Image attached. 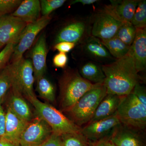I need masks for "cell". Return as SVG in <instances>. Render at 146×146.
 <instances>
[{"instance_id":"6da1fadb","label":"cell","mask_w":146,"mask_h":146,"mask_svg":"<svg viewBox=\"0 0 146 146\" xmlns=\"http://www.w3.org/2000/svg\"><path fill=\"white\" fill-rule=\"evenodd\" d=\"M102 68L105 76L104 84L107 94L127 96L139 83L140 76L129 51L121 58L103 65Z\"/></svg>"},{"instance_id":"7a4b0ae2","label":"cell","mask_w":146,"mask_h":146,"mask_svg":"<svg viewBox=\"0 0 146 146\" xmlns=\"http://www.w3.org/2000/svg\"><path fill=\"white\" fill-rule=\"evenodd\" d=\"M93 84L83 78L74 70H68L60 80V104L63 111H68L86 92L92 89Z\"/></svg>"},{"instance_id":"3957f363","label":"cell","mask_w":146,"mask_h":146,"mask_svg":"<svg viewBox=\"0 0 146 146\" xmlns=\"http://www.w3.org/2000/svg\"><path fill=\"white\" fill-rule=\"evenodd\" d=\"M28 100L34 107L36 116L50 126L53 133L60 136L65 133L81 132V127L77 125L52 106L41 102L36 96Z\"/></svg>"},{"instance_id":"277c9868","label":"cell","mask_w":146,"mask_h":146,"mask_svg":"<svg viewBox=\"0 0 146 146\" xmlns=\"http://www.w3.org/2000/svg\"><path fill=\"white\" fill-rule=\"evenodd\" d=\"M107 94L104 83L96 84L66 112L70 116L71 120L77 125L81 127L87 124L93 117L99 104Z\"/></svg>"},{"instance_id":"5b68a950","label":"cell","mask_w":146,"mask_h":146,"mask_svg":"<svg viewBox=\"0 0 146 146\" xmlns=\"http://www.w3.org/2000/svg\"><path fill=\"white\" fill-rule=\"evenodd\" d=\"M116 113L122 124L138 130L145 129L146 106L132 92L123 96Z\"/></svg>"},{"instance_id":"8992f818","label":"cell","mask_w":146,"mask_h":146,"mask_svg":"<svg viewBox=\"0 0 146 146\" xmlns=\"http://www.w3.org/2000/svg\"><path fill=\"white\" fill-rule=\"evenodd\" d=\"M12 87L29 99L35 96L33 91L35 79L31 60L23 57L15 63L8 64Z\"/></svg>"},{"instance_id":"52a82bcc","label":"cell","mask_w":146,"mask_h":146,"mask_svg":"<svg viewBox=\"0 0 146 146\" xmlns=\"http://www.w3.org/2000/svg\"><path fill=\"white\" fill-rule=\"evenodd\" d=\"M51 19L50 16H42L34 23L27 24L15 46L11 63L17 62L23 57L24 53L31 46L36 36L48 25Z\"/></svg>"},{"instance_id":"ba28073f","label":"cell","mask_w":146,"mask_h":146,"mask_svg":"<svg viewBox=\"0 0 146 146\" xmlns=\"http://www.w3.org/2000/svg\"><path fill=\"white\" fill-rule=\"evenodd\" d=\"M52 133L50 126L36 116L27 124L19 144L21 146H39L47 141Z\"/></svg>"},{"instance_id":"9c48e42d","label":"cell","mask_w":146,"mask_h":146,"mask_svg":"<svg viewBox=\"0 0 146 146\" xmlns=\"http://www.w3.org/2000/svg\"><path fill=\"white\" fill-rule=\"evenodd\" d=\"M123 22L105 10L97 14L91 29V36L101 40H107L116 36Z\"/></svg>"},{"instance_id":"30bf717a","label":"cell","mask_w":146,"mask_h":146,"mask_svg":"<svg viewBox=\"0 0 146 146\" xmlns=\"http://www.w3.org/2000/svg\"><path fill=\"white\" fill-rule=\"evenodd\" d=\"M120 124L116 112L109 117L88 123L82 128L81 132L89 141L96 142L110 135Z\"/></svg>"},{"instance_id":"8fae6325","label":"cell","mask_w":146,"mask_h":146,"mask_svg":"<svg viewBox=\"0 0 146 146\" xmlns=\"http://www.w3.org/2000/svg\"><path fill=\"white\" fill-rule=\"evenodd\" d=\"M27 23L11 14L0 17V44H16Z\"/></svg>"},{"instance_id":"7c38bea8","label":"cell","mask_w":146,"mask_h":146,"mask_svg":"<svg viewBox=\"0 0 146 146\" xmlns=\"http://www.w3.org/2000/svg\"><path fill=\"white\" fill-rule=\"evenodd\" d=\"M141 131L120 124L112 131L110 140L116 146H145Z\"/></svg>"},{"instance_id":"4fadbf2b","label":"cell","mask_w":146,"mask_h":146,"mask_svg":"<svg viewBox=\"0 0 146 146\" xmlns=\"http://www.w3.org/2000/svg\"><path fill=\"white\" fill-rule=\"evenodd\" d=\"M47 51L46 35L43 34L37 40L31 52V62L35 80L44 76L46 72Z\"/></svg>"},{"instance_id":"5bb4252c","label":"cell","mask_w":146,"mask_h":146,"mask_svg":"<svg viewBox=\"0 0 146 146\" xmlns=\"http://www.w3.org/2000/svg\"><path fill=\"white\" fill-rule=\"evenodd\" d=\"M133 57L138 72L145 70L146 68V28L136 29L135 39L129 50Z\"/></svg>"},{"instance_id":"9a60e30c","label":"cell","mask_w":146,"mask_h":146,"mask_svg":"<svg viewBox=\"0 0 146 146\" xmlns=\"http://www.w3.org/2000/svg\"><path fill=\"white\" fill-rule=\"evenodd\" d=\"M139 2L138 0L110 1V5L106 6L104 9L119 21L131 23Z\"/></svg>"},{"instance_id":"2e32d148","label":"cell","mask_w":146,"mask_h":146,"mask_svg":"<svg viewBox=\"0 0 146 146\" xmlns=\"http://www.w3.org/2000/svg\"><path fill=\"white\" fill-rule=\"evenodd\" d=\"M5 113V134L3 139L19 144L21 135L28 122L18 117L8 107L7 108Z\"/></svg>"},{"instance_id":"e0dca14e","label":"cell","mask_w":146,"mask_h":146,"mask_svg":"<svg viewBox=\"0 0 146 146\" xmlns=\"http://www.w3.org/2000/svg\"><path fill=\"white\" fill-rule=\"evenodd\" d=\"M86 29V24L83 21H75L68 24L58 33L55 39L56 44L61 42L76 44L83 39Z\"/></svg>"},{"instance_id":"ac0fdd59","label":"cell","mask_w":146,"mask_h":146,"mask_svg":"<svg viewBox=\"0 0 146 146\" xmlns=\"http://www.w3.org/2000/svg\"><path fill=\"white\" fill-rule=\"evenodd\" d=\"M10 91L7 107L21 119L27 122L30 121L33 118V115L28 104L15 89L11 88Z\"/></svg>"},{"instance_id":"d6986e66","label":"cell","mask_w":146,"mask_h":146,"mask_svg":"<svg viewBox=\"0 0 146 146\" xmlns=\"http://www.w3.org/2000/svg\"><path fill=\"white\" fill-rule=\"evenodd\" d=\"M40 12V1L25 0L22 1L18 8L11 14L28 24L37 21L39 18Z\"/></svg>"},{"instance_id":"ffe728a7","label":"cell","mask_w":146,"mask_h":146,"mask_svg":"<svg viewBox=\"0 0 146 146\" xmlns=\"http://www.w3.org/2000/svg\"><path fill=\"white\" fill-rule=\"evenodd\" d=\"M122 97L117 95L107 94L99 104L89 123L106 119L115 114Z\"/></svg>"},{"instance_id":"44dd1931","label":"cell","mask_w":146,"mask_h":146,"mask_svg":"<svg viewBox=\"0 0 146 146\" xmlns=\"http://www.w3.org/2000/svg\"><path fill=\"white\" fill-rule=\"evenodd\" d=\"M84 50L90 57L98 60H108L112 57L107 48L98 38L91 36L86 39Z\"/></svg>"},{"instance_id":"7402d4cb","label":"cell","mask_w":146,"mask_h":146,"mask_svg":"<svg viewBox=\"0 0 146 146\" xmlns=\"http://www.w3.org/2000/svg\"><path fill=\"white\" fill-rule=\"evenodd\" d=\"M80 74L84 79L93 84L104 83L105 76L100 67L96 63L89 62L82 65Z\"/></svg>"},{"instance_id":"603a6c76","label":"cell","mask_w":146,"mask_h":146,"mask_svg":"<svg viewBox=\"0 0 146 146\" xmlns=\"http://www.w3.org/2000/svg\"><path fill=\"white\" fill-rule=\"evenodd\" d=\"M101 41L111 56L116 59L125 56L128 53L130 49V46L125 44L116 36Z\"/></svg>"},{"instance_id":"cb8c5ba5","label":"cell","mask_w":146,"mask_h":146,"mask_svg":"<svg viewBox=\"0 0 146 146\" xmlns=\"http://www.w3.org/2000/svg\"><path fill=\"white\" fill-rule=\"evenodd\" d=\"M36 80V91L40 97L49 102H54L55 100V92L52 82L44 76Z\"/></svg>"},{"instance_id":"d4e9b609","label":"cell","mask_w":146,"mask_h":146,"mask_svg":"<svg viewBox=\"0 0 146 146\" xmlns=\"http://www.w3.org/2000/svg\"><path fill=\"white\" fill-rule=\"evenodd\" d=\"M62 146H88L92 143L81 132L60 135Z\"/></svg>"},{"instance_id":"484cf974","label":"cell","mask_w":146,"mask_h":146,"mask_svg":"<svg viewBox=\"0 0 146 146\" xmlns=\"http://www.w3.org/2000/svg\"><path fill=\"white\" fill-rule=\"evenodd\" d=\"M136 33V28L131 23L125 22L120 27L115 36L130 46L135 39Z\"/></svg>"},{"instance_id":"4316f807","label":"cell","mask_w":146,"mask_h":146,"mask_svg":"<svg viewBox=\"0 0 146 146\" xmlns=\"http://www.w3.org/2000/svg\"><path fill=\"white\" fill-rule=\"evenodd\" d=\"M136 29L145 28L146 26V1H139L138 5L131 22Z\"/></svg>"},{"instance_id":"83f0119b","label":"cell","mask_w":146,"mask_h":146,"mask_svg":"<svg viewBox=\"0 0 146 146\" xmlns=\"http://www.w3.org/2000/svg\"><path fill=\"white\" fill-rule=\"evenodd\" d=\"M12 87V81L8 65L0 71V98H4Z\"/></svg>"},{"instance_id":"f1b7e54d","label":"cell","mask_w":146,"mask_h":146,"mask_svg":"<svg viewBox=\"0 0 146 146\" xmlns=\"http://www.w3.org/2000/svg\"><path fill=\"white\" fill-rule=\"evenodd\" d=\"M65 0H42L40 1L41 12L43 16H49L52 11L61 7Z\"/></svg>"},{"instance_id":"f546056e","label":"cell","mask_w":146,"mask_h":146,"mask_svg":"<svg viewBox=\"0 0 146 146\" xmlns=\"http://www.w3.org/2000/svg\"><path fill=\"white\" fill-rule=\"evenodd\" d=\"M22 1L20 0H0V17L14 11Z\"/></svg>"},{"instance_id":"4dcf8cb0","label":"cell","mask_w":146,"mask_h":146,"mask_svg":"<svg viewBox=\"0 0 146 146\" xmlns=\"http://www.w3.org/2000/svg\"><path fill=\"white\" fill-rule=\"evenodd\" d=\"M16 44L14 43L7 44L0 52V71L8 65L7 63L11 59Z\"/></svg>"},{"instance_id":"1f68e13d","label":"cell","mask_w":146,"mask_h":146,"mask_svg":"<svg viewBox=\"0 0 146 146\" xmlns=\"http://www.w3.org/2000/svg\"><path fill=\"white\" fill-rule=\"evenodd\" d=\"M131 92L141 103L146 106V90L145 86L141 85L139 82L136 84Z\"/></svg>"},{"instance_id":"d6a6232c","label":"cell","mask_w":146,"mask_h":146,"mask_svg":"<svg viewBox=\"0 0 146 146\" xmlns=\"http://www.w3.org/2000/svg\"><path fill=\"white\" fill-rule=\"evenodd\" d=\"M68 57L66 53L59 52L54 56L53 59L54 65L57 68H63L66 67Z\"/></svg>"},{"instance_id":"836d02e7","label":"cell","mask_w":146,"mask_h":146,"mask_svg":"<svg viewBox=\"0 0 146 146\" xmlns=\"http://www.w3.org/2000/svg\"><path fill=\"white\" fill-rule=\"evenodd\" d=\"M4 98H0V139H3L5 134L6 113L3 106Z\"/></svg>"},{"instance_id":"e575fe53","label":"cell","mask_w":146,"mask_h":146,"mask_svg":"<svg viewBox=\"0 0 146 146\" xmlns=\"http://www.w3.org/2000/svg\"><path fill=\"white\" fill-rule=\"evenodd\" d=\"M76 44L74 43L68 42H61L56 44L54 46V49L58 51L59 52L64 53L69 52L72 50Z\"/></svg>"},{"instance_id":"d590c367","label":"cell","mask_w":146,"mask_h":146,"mask_svg":"<svg viewBox=\"0 0 146 146\" xmlns=\"http://www.w3.org/2000/svg\"><path fill=\"white\" fill-rule=\"evenodd\" d=\"M39 146H62L60 136L53 133L47 141Z\"/></svg>"},{"instance_id":"8d00e7d4","label":"cell","mask_w":146,"mask_h":146,"mask_svg":"<svg viewBox=\"0 0 146 146\" xmlns=\"http://www.w3.org/2000/svg\"><path fill=\"white\" fill-rule=\"evenodd\" d=\"M110 135L102 138L99 141L93 143L92 146H110Z\"/></svg>"},{"instance_id":"74e56055","label":"cell","mask_w":146,"mask_h":146,"mask_svg":"<svg viewBox=\"0 0 146 146\" xmlns=\"http://www.w3.org/2000/svg\"><path fill=\"white\" fill-rule=\"evenodd\" d=\"M98 1L97 0H75L71 2V5L80 3L83 5H89Z\"/></svg>"},{"instance_id":"f35d334b","label":"cell","mask_w":146,"mask_h":146,"mask_svg":"<svg viewBox=\"0 0 146 146\" xmlns=\"http://www.w3.org/2000/svg\"><path fill=\"white\" fill-rule=\"evenodd\" d=\"M0 146H21L19 144L15 143L4 139H0Z\"/></svg>"},{"instance_id":"ab89813d","label":"cell","mask_w":146,"mask_h":146,"mask_svg":"<svg viewBox=\"0 0 146 146\" xmlns=\"http://www.w3.org/2000/svg\"><path fill=\"white\" fill-rule=\"evenodd\" d=\"M110 146H116L115 145H114V144L112 143H111V142H110Z\"/></svg>"},{"instance_id":"60d3db41","label":"cell","mask_w":146,"mask_h":146,"mask_svg":"<svg viewBox=\"0 0 146 146\" xmlns=\"http://www.w3.org/2000/svg\"><path fill=\"white\" fill-rule=\"evenodd\" d=\"M93 143H91V144H90V145H89L88 146H92V145H93Z\"/></svg>"},{"instance_id":"b9f144b4","label":"cell","mask_w":146,"mask_h":146,"mask_svg":"<svg viewBox=\"0 0 146 146\" xmlns=\"http://www.w3.org/2000/svg\"><path fill=\"white\" fill-rule=\"evenodd\" d=\"M2 47H3L1 45V44H0V48H1Z\"/></svg>"}]
</instances>
